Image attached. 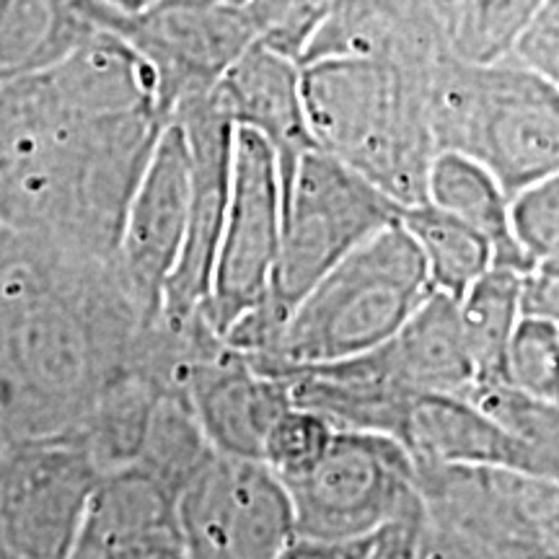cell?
<instances>
[{
	"instance_id": "40",
	"label": "cell",
	"mask_w": 559,
	"mask_h": 559,
	"mask_svg": "<svg viewBox=\"0 0 559 559\" xmlns=\"http://www.w3.org/2000/svg\"><path fill=\"white\" fill-rule=\"evenodd\" d=\"M3 234H5V228H3V226H0V239H3Z\"/></svg>"
},
{
	"instance_id": "19",
	"label": "cell",
	"mask_w": 559,
	"mask_h": 559,
	"mask_svg": "<svg viewBox=\"0 0 559 559\" xmlns=\"http://www.w3.org/2000/svg\"><path fill=\"white\" fill-rule=\"evenodd\" d=\"M96 29L86 0H0V86L58 66Z\"/></svg>"
},
{
	"instance_id": "23",
	"label": "cell",
	"mask_w": 559,
	"mask_h": 559,
	"mask_svg": "<svg viewBox=\"0 0 559 559\" xmlns=\"http://www.w3.org/2000/svg\"><path fill=\"white\" fill-rule=\"evenodd\" d=\"M519 277V272L513 270L489 267L459 300L461 330L474 368V383L506 381L508 342L521 319Z\"/></svg>"
},
{
	"instance_id": "34",
	"label": "cell",
	"mask_w": 559,
	"mask_h": 559,
	"mask_svg": "<svg viewBox=\"0 0 559 559\" xmlns=\"http://www.w3.org/2000/svg\"><path fill=\"white\" fill-rule=\"evenodd\" d=\"M409 3L415 5L419 13H425L430 21H436L440 29L449 34L453 9H456V0H409Z\"/></svg>"
},
{
	"instance_id": "28",
	"label": "cell",
	"mask_w": 559,
	"mask_h": 559,
	"mask_svg": "<svg viewBox=\"0 0 559 559\" xmlns=\"http://www.w3.org/2000/svg\"><path fill=\"white\" fill-rule=\"evenodd\" d=\"M334 430L309 409L288 407L275 417L262 443L260 461L280 481L309 472L330 449Z\"/></svg>"
},
{
	"instance_id": "25",
	"label": "cell",
	"mask_w": 559,
	"mask_h": 559,
	"mask_svg": "<svg viewBox=\"0 0 559 559\" xmlns=\"http://www.w3.org/2000/svg\"><path fill=\"white\" fill-rule=\"evenodd\" d=\"M547 0H456L449 47L461 60L498 62Z\"/></svg>"
},
{
	"instance_id": "32",
	"label": "cell",
	"mask_w": 559,
	"mask_h": 559,
	"mask_svg": "<svg viewBox=\"0 0 559 559\" xmlns=\"http://www.w3.org/2000/svg\"><path fill=\"white\" fill-rule=\"evenodd\" d=\"M417 559H492L479 544H474L459 531L428 519L423 513V523L417 531Z\"/></svg>"
},
{
	"instance_id": "15",
	"label": "cell",
	"mask_w": 559,
	"mask_h": 559,
	"mask_svg": "<svg viewBox=\"0 0 559 559\" xmlns=\"http://www.w3.org/2000/svg\"><path fill=\"white\" fill-rule=\"evenodd\" d=\"M215 99L234 128L254 132L270 145L280 192L288 190L298 160L319 148L306 115L298 60L254 41L215 83Z\"/></svg>"
},
{
	"instance_id": "30",
	"label": "cell",
	"mask_w": 559,
	"mask_h": 559,
	"mask_svg": "<svg viewBox=\"0 0 559 559\" xmlns=\"http://www.w3.org/2000/svg\"><path fill=\"white\" fill-rule=\"evenodd\" d=\"M502 60L559 86V0H547L523 24Z\"/></svg>"
},
{
	"instance_id": "18",
	"label": "cell",
	"mask_w": 559,
	"mask_h": 559,
	"mask_svg": "<svg viewBox=\"0 0 559 559\" xmlns=\"http://www.w3.org/2000/svg\"><path fill=\"white\" fill-rule=\"evenodd\" d=\"M179 539L177 498L138 466L99 479L68 559H117Z\"/></svg>"
},
{
	"instance_id": "4",
	"label": "cell",
	"mask_w": 559,
	"mask_h": 559,
	"mask_svg": "<svg viewBox=\"0 0 559 559\" xmlns=\"http://www.w3.org/2000/svg\"><path fill=\"white\" fill-rule=\"evenodd\" d=\"M425 107L438 153L477 160L508 198L559 174V86L498 62H432Z\"/></svg>"
},
{
	"instance_id": "35",
	"label": "cell",
	"mask_w": 559,
	"mask_h": 559,
	"mask_svg": "<svg viewBox=\"0 0 559 559\" xmlns=\"http://www.w3.org/2000/svg\"><path fill=\"white\" fill-rule=\"evenodd\" d=\"M117 559H187V555L185 549H181V542L171 539V542L151 544V547H140Z\"/></svg>"
},
{
	"instance_id": "7",
	"label": "cell",
	"mask_w": 559,
	"mask_h": 559,
	"mask_svg": "<svg viewBox=\"0 0 559 559\" xmlns=\"http://www.w3.org/2000/svg\"><path fill=\"white\" fill-rule=\"evenodd\" d=\"M400 205L321 148L298 160L283 192L270 300L285 317L355 247L396 221Z\"/></svg>"
},
{
	"instance_id": "12",
	"label": "cell",
	"mask_w": 559,
	"mask_h": 559,
	"mask_svg": "<svg viewBox=\"0 0 559 559\" xmlns=\"http://www.w3.org/2000/svg\"><path fill=\"white\" fill-rule=\"evenodd\" d=\"M283 228V192L270 145L236 128L230 148L228 202L205 319L215 332L270 298Z\"/></svg>"
},
{
	"instance_id": "13",
	"label": "cell",
	"mask_w": 559,
	"mask_h": 559,
	"mask_svg": "<svg viewBox=\"0 0 559 559\" xmlns=\"http://www.w3.org/2000/svg\"><path fill=\"white\" fill-rule=\"evenodd\" d=\"M169 122L185 132L190 148V213L156 319L181 324L194 317H205L228 202L230 148L236 128L215 99V88L179 104Z\"/></svg>"
},
{
	"instance_id": "11",
	"label": "cell",
	"mask_w": 559,
	"mask_h": 559,
	"mask_svg": "<svg viewBox=\"0 0 559 559\" xmlns=\"http://www.w3.org/2000/svg\"><path fill=\"white\" fill-rule=\"evenodd\" d=\"M425 515L492 559L559 555V479L498 466H417Z\"/></svg>"
},
{
	"instance_id": "17",
	"label": "cell",
	"mask_w": 559,
	"mask_h": 559,
	"mask_svg": "<svg viewBox=\"0 0 559 559\" xmlns=\"http://www.w3.org/2000/svg\"><path fill=\"white\" fill-rule=\"evenodd\" d=\"M355 360L370 379L412 396H464L474 383L459 300L436 290L394 337Z\"/></svg>"
},
{
	"instance_id": "2",
	"label": "cell",
	"mask_w": 559,
	"mask_h": 559,
	"mask_svg": "<svg viewBox=\"0 0 559 559\" xmlns=\"http://www.w3.org/2000/svg\"><path fill=\"white\" fill-rule=\"evenodd\" d=\"M143 330L117 262L5 230L0 239V430H75L130 368Z\"/></svg>"
},
{
	"instance_id": "1",
	"label": "cell",
	"mask_w": 559,
	"mask_h": 559,
	"mask_svg": "<svg viewBox=\"0 0 559 559\" xmlns=\"http://www.w3.org/2000/svg\"><path fill=\"white\" fill-rule=\"evenodd\" d=\"M166 120L156 75L107 29L45 73L0 86V226L115 262Z\"/></svg>"
},
{
	"instance_id": "5",
	"label": "cell",
	"mask_w": 559,
	"mask_h": 559,
	"mask_svg": "<svg viewBox=\"0 0 559 559\" xmlns=\"http://www.w3.org/2000/svg\"><path fill=\"white\" fill-rule=\"evenodd\" d=\"M432 296L423 257L400 221L334 264L298 300L275 355L257 368L324 366L381 347Z\"/></svg>"
},
{
	"instance_id": "16",
	"label": "cell",
	"mask_w": 559,
	"mask_h": 559,
	"mask_svg": "<svg viewBox=\"0 0 559 559\" xmlns=\"http://www.w3.org/2000/svg\"><path fill=\"white\" fill-rule=\"evenodd\" d=\"M400 443L415 466H498L559 479V461L515 440L464 396H415Z\"/></svg>"
},
{
	"instance_id": "9",
	"label": "cell",
	"mask_w": 559,
	"mask_h": 559,
	"mask_svg": "<svg viewBox=\"0 0 559 559\" xmlns=\"http://www.w3.org/2000/svg\"><path fill=\"white\" fill-rule=\"evenodd\" d=\"M91 21L130 45L156 75L166 120L179 104L210 94L241 58L254 34L230 3L156 0L138 13H122L86 0Z\"/></svg>"
},
{
	"instance_id": "38",
	"label": "cell",
	"mask_w": 559,
	"mask_h": 559,
	"mask_svg": "<svg viewBox=\"0 0 559 559\" xmlns=\"http://www.w3.org/2000/svg\"><path fill=\"white\" fill-rule=\"evenodd\" d=\"M3 445H5V438H3V430H0V451H3Z\"/></svg>"
},
{
	"instance_id": "8",
	"label": "cell",
	"mask_w": 559,
	"mask_h": 559,
	"mask_svg": "<svg viewBox=\"0 0 559 559\" xmlns=\"http://www.w3.org/2000/svg\"><path fill=\"white\" fill-rule=\"evenodd\" d=\"M99 479L75 430L9 440L0 451V551L68 559Z\"/></svg>"
},
{
	"instance_id": "36",
	"label": "cell",
	"mask_w": 559,
	"mask_h": 559,
	"mask_svg": "<svg viewBox=\"0 0 559 559\" xmlns=\"http://www.w3.org/2000/svg\"><path fill=\"white\" fill-rule=\"evenodd\" d=\"M99 3L109 5V9H115V11H122V13H138V11L148 9V5L156 3V0H99Z\"/></svg>"
},
{
	"instance_id": "26",
	"label": "cell",
	"mask_w": 559,
	"mask_h": 559,
	"mask_svg": "<svg viewBox=\"0 0 559 559\" xmlns=\"http://www.w3.org/2000/svg\"><path fill=\"white\" fill-rule=\"evenodd\" d=\"M466 402L485 412L489 419L515 440L559 461V407L523 394L510 383H474L464 394Z\"/></svg>"
},
{
	"instance_id": "21",
	"label": "cell",
	"mask_w": 559,
	"mask_h": 559,
	"mask_svg": "<svg viewBox=\"0 0 559 559\" xmlns=\"http://www.w3.org/2000/svg\"><path fill=\"white\" fill-rule=\"evenodd\" d=\"M160 394L156 381L128 368L91 404L75 432L102 477L135 464Z\"/></svg>"
},
{
	"instance_id": "37",
	"label": "cell",
	"mask_w": 559,
	"mask_h": 559,
	"mask_svg": "<svg viewBox=\"0 0 559 559\" xmlns=\"http://www.w3.org/2000/svg\"><path fill=\"white\" fill-rule=\"evenodd\" d=\"M192 3H228V0H192Z\"/></svg>"
},
{
	"instance_id": "20",
	"label": "cell",
	"mask_w": 559,
	"mask_h": 559,
	"mask_svg": "<svg viewBox=\"0 0 559 559\" xmlns=\"http://www.w3.org/2000/svg\"><path fill=\"white\" fill-rule=\"evenodd\" d=\"M425 202L477 230L492 249V267L526 272L531 262L515 247L508 226V192L477 160L436 153L430 160Z\"/></svg>"
},
{
	"instance_id": "14",
	"label": "cell",
	"mask_w": 559,
	"mask_h": 559,
	"mask_svg": "<svg viewBox=\"0 0 559 559\" xmlns=\"http://www.w3.org/2000/svg\"><path fill=\"white\" fill-rule=\"evenodd\" d=\"M190 213V148L169 122L124 213L117 270L135 300L143 326L156 321L166 280L177 264Z\"/></svg>"
},
{
	"instance_id": "41",
	"label": "cell",
	"mask_w": 559,
	"mask_h": 559,
	"mask_svg": "<svg viewBox=\"0 0 559 559\" xmlns=\"http://www.w3.org/2000/svg\"><path fill=\"white\" fill-rule=\"evenodd\" d=\"M332 3H337V0H332Z\"/></svg>"
},
{
	"instance_id": "33",
	"label": "cell",
	"mask_w": 559,
	"mask_h": 559,
	"mask_svg": "<svg viewBox=\"0 0 559 559\" xmlns=\"http://www.w3.org/2000/svg\"><path fill=\"white\" fill-rule=\"evenodd\" d=\"M368 536L355 542H317L293 539L277 559H362L366 557Z\"/></svg>"
},
{
	"instance_id": "27",
	"label": "cell",
	"mask_w": 559,
	"mask_h": 559,
	"mask_svg": "<svg viewBox=\"0 0 559 559\" xmlns=\"http://www.w3.org/2000/svg\"><path fill=\"white\" fill-rule=\"evenodd\" d=\"M506 381L523 394L559 404V321L519 319L508 342Z\"/></svg>"
},
{
	"instance_id": "22",
	"label": "cell",
	"mask_w": 559,
	"mask_h": 559,
	"mask_svg": "<svg viewBox=\"0 0 559 559\" xmlns=\"http://www.w3.org/2000/svg\"><path fill=\"white\" fill-rule=\"evenodd\" d=\"M396 221L415 241L436 293L461 300V296L492 267V249L477 230L430 202L400 207Z\"/></svg>"
},
{
	"instance_id": "24",
	"label": "cell",
	"mask_w": 559,
	"mask_h": 559,
	"mask_svg": "<svg viewBox=\"0 0 559 559\" xmlns=\"http://www.w3.org/2000/svg\"><path fill=\"white\" fill-rule=\"evenodd\" d=\"M210 453L213 449L190 402L179 391H164L153 409L143 449L132 466L143 469L177 498Z\"/></svg>"
},
{
	"instance_id": "6",
	"label": "cell",
	"mask_w": 559,
	"mask_h": 559,
	"mask_svg": "<svg viewBox=\"0 0 559 559\" xmlns=\"http://www.w3.org/2000/svg\"><path fill=\"white\" fill-rule=\"evenodd\" d=\"M283 487L298 539L355 542L423 515L415 461L379 432L337 430L324 456Z\"/></svg>"
},
{
	"instance_id": "3",
	"label": "cell",
	"mask_w": 559,
	"mask_h": 559,
	"mask_svg": "<svg viewBox=\"0 0 559 559\" xmlns=\"http://www.w3.org/2000/svg\"><path fill=\"white\" fill-rule=\"evenodd\" d=\"M432 62L389 58L300 62L306 115L319 148L400 207L425 202L430 160L438 153L425 107Z\"/></svg>"
},
{
	"instance_id": "10",
	"label": "cell",
	"mask_w": 559,
	"mask_h": 559,
	"mask_svg": "<svg viewBox=\"0 0 559 559\" xmlns=\"http://www.w3.org/2000/svg\"><path fill=\"white\" fill-rule=\"evenodd\" d=\"M187 559H277L296 539L283 481L262 461L213 451L177 495Z\"/></svg>"
},
{
	"instance_id": "39",
	"label": "cell",
	"mask_w": 559,
	"mask_h": 559,
	"mask_svg": "<svg viewBox=\"0 0 559 559\" xmlns=\"http://www.w3.org/2000/svg\"><path fill=\"white\" fill-rule=\"evenodd\" d=\"M0 559H11L9 555H5V551H0Z\"/></svg>"
},
{
	"instance_id": "29",
	"label": "cell",
	"mask_w": 559,
	"mask_h": 559,
	"mask_svg": "<svg viewBox=\"0 0 559 559\" xmlns=\"http://www.w3.org/2000/svg\"><path fill=\"white\" fill-rule=\"evenodd\" d=\"M508 226L531 264L559 257V174L510 194Z\"/></svg>"
},
{
	"instance_id": "31",
	"label": "cell",
	"mask_w": 559,
	"mask_h": 559,
	"mask_svg": "<svg viewBox=\"0 0 559 559\" xmlns=\"http://www.w3.org/2000/svg\"><path fill=\"white\" fill-rule=\"evenodd\" d=\"M519 309L526 319L559 321V257L534 262L521 272Z\"/></svg>"
}]
</instances>
